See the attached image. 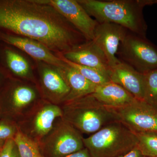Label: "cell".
<instances>
[{"label":"cell","mask_w":157,"mask_h":157,"mask_svg":"<svg viewBox=\"0 0 157 157\" xmlns=\"http://www.w3.org/2000/svg\"><path fill=\"white\" fill-rule=\"evenodd\" d=\"M0 31L36 40L56 55L86 42L64 17L42 0H0Z\"/></svg>","instance_id":"6da1fadb"},{"label":"cell","mask_w":157,"mask_h":157,"mask_svg":"<svg viewBox=\"0 0 157 157\" xmlns=\"http://www.w3.org/2000/svg\"><path fill=\"white\" fill-rule=\"evenodd\" d=\"M98 23H111L146 38L147 25L143 9L157 0H77Z\"/></svg>","instance_id":"7a4b0ae2"},{"label":"cell","mask_w":157,"mask_h":157,"mask_svg":"<svg viewBox=\"0 0 157 157\" xmlns=\"http://www.w3.org/2000/svg\"><path fill=\"white\" fill-rule=\"evenodd\" d=\"M63 104L62 117L80 133L93 134L110 123L119 121L114 109L104 105L92 94Z\"/></svg>","instance_id":"3957f363"},{"label":"cell","mask_w":157,"mask_h":157,"mask_svg":"<svg viewBox=\"0 0 157 157\" xmlns=\"http://www.w3.org/2000/svg\"><path fill=\"white\" fill-rule=\"evenodd\" d=\"M83 141L91 157H117L130 151L138 143L136 134L119 121L83 138Z\"/></svg>","instance_id":"277c9868"},{"label":"cell","mask_w":157,"mask_h":157,"mask_svg":"<svg viewBox=\"0 0 157 157\" xmlns=\"http://www.w3.org/2000/svg\"><path fill=\"white\" fill-rule=\"evenodd\" d=\"M83 138L78 130L62 117L39 145L43 157H64L84 148Z\"/></svg>","instance_id":"5b68a950"},{"label":"cell","mask_w":157,"mask_h":157,"mask_svg":"<svg viewBox=\"0 0 157 157\" xmlns=\"http://www.w3.org/2000/svg\"><path fill=\"white\" fill-rule=\"evenodd\" d=\"M117 55L121 61L142 74L157 69V47L147 37L128 32Z\"/></svg>","instance_id":"8992f818"},{"label":"cell","mask_w":157,"mask_h":157,"mask_svg":"<svg viewBox=\"0 0 157 157\" xmlns=\"http://www.w3.org/2000/svg\"><path fill=\"white\" fill-rule=\"evenodd\" d=\"M21 127L23 133L38 144L53 128L56 119L63 117L61 108L47 101H40L26 114Z\"/></svg>","instance_id":"52a82bcc"},{"label":"cell","mask_w":157,"mask_h":157,"mask_svg":"<svg viewBox=\"0 0 157 157\" xmlns=\"http://www.w3.org/2000/svg\"><path fill=\"white\" fill-rule=\"evenodd\" d=\"M119 121L135 134L157 133V109L142 100L114 109Z\"/></svg>","instance_id":"ba28073f"},{"label":"cell","mask_w":157,"mask_h":157,"mask_svg":"<svg viewBox=\"0 0 157 157\" xmlns=\"http://www.w3.org/2000/svg\"><path fill=\"white\" fill-rule=\"evenodd\" d=\"M53 7L83 36L92 41L98 23L88 14L77 0H42Z\"/></svg>","instance_id":"9c48e42d"},{"label":"cell","mask_w":157,"mask_h":157,"mask_svg":"<svg viewBox=\"0 0 157 157\" xmlns=\"http://www.w3.org/2000/svg\"><path fill=\"white\" fill-rule=\"evenodd\" d=\"M35 86L19 78L9 77L0 89L4 98L15 112L21 113L34 107L38 102L40 93Z\"/></svg>","instance_id":"30bf717a"},{"label":"cell","mask_w":157,"mask_h":157,"mask_svg":"<svg viewBox=\"0 0 157 157\" xmlns=\"http://www.w3.org/2000/svg\"><path fill=\"white\" fill-rule=\"evenodd\" d=\"M36 63L42 96L53 104L63 103L70 90L58 68L44 62Z\"/></svg>","instance_id":"8fae6325"},{"label":"cell","mask_w":157,"mask_h":157,"mask_svg":"<svg viewBox=\"0 0 157 157\" xmlns=\"http://www.w3.org/2000/svg\"><path fill=\"white\" fill-rule=\"evenodd\" d=\"M128 32L111 23H98L96 27L93 41L103 52L110 68L121 62L117 55L121 42Z\"/></svg>","instance_id":"7c38bea8"},{"label":"cell","mask_w":157,"mask_h":157,"mask_svg":"<svg viewBox=\"0 0 157 157\" xmlns=\"http://www.w3.org/2000/svg\"><path fill=\"white\" fill-rule=\"evenodd\" d=\"M0 42L22 51L36 61L44 62L58 68L66 65L65 62L45 45L29 38L0 31Z\"/></svg>","instance_id":"4fadbf2b"},{"label":"cell","mask_w":157,"mask_h":157,"mask_svg":"<svg viewBox=\"0 0 157 157\" xmlns=\"http://www.w3.org/2000/svg\"><path fill=\"white\" fill-rule=\"evenodd\" d=\"M61 54L67 59L77 64L95 68L108 73L110 71L106 57L93 40L82 43L70 51Z\"/></svg>","instance_id":"5bb4252c"},{"label":"cell","mask_w":157,"mask_h":157,"mask_svg":"<svg viewBox=\"0 0 157 157\" xmlns=\"http://www.w3.org/2000/svg\"><path fill=\"white\" fill-rule=\"evenodd\" d=\"M0 66L11 77L35 82L33 69L28 61L17 48L1 42Z\"/></svg>","instance_id":"9a60e30c"},{"label":"cell","mask_w":157,"mask_h":157,"mask_svg":"<svg viewBox=\"0 0 157 157\" xmlns=\"http://www.w3.org/2000/svg\"><path fill=\"white\" fill-rule=\"evenodd\" d=\"M109 75L110 81L119 85L137 100L143 101V74L121 61L110 68Z\"/></svg>","instance_id":"2e32d148"},{"label":"cell","mask_w":157,"mask_h":157,"mask_svg":"<svg viewBox=\"0 0 157 157\" xmlns=\"http://www.w3.org/2000/svg\"><path fill=\"white\" fill-rule=\"evenodd\" d=\"M92 94L102 104L113 109L126 106L137 100L124 88L111 81L97 86Z\"/></svg>","instance_id":"e0dca14e"},{"label":"cell","mask_w":157,"mask_h":157,"mask_svg":"<svg viewBox=\"0 0 157 157\" xmlns=\"http://www.w3.org/2000/svg\"><path fill=\"white\" fill-rule=\"evenodd\" d=\"M58 69L70 90L65 102L92 94L94 92L97 86L67 63L64 67Z\"/></svg>","instance_id":"ac0fdd59"},{"label":"cell","mask_w":157,"mask_h":157,"mask_svg":"<svg viewBox=\"0 0 157 157\" xmlns=\"http://www.w3.org/2000/svg\"><path fill=\"white\" fill-rule=\"evenodd\" d=\"M13 140L20 157H43L38 144L23 133L18 127Z\"/></svg>","instance_id":"d6986e66"},{"label":"cell","mask_w":157,"mask_h":157,"mask_svg":"<svg viewBox=\"0 0 157 157\" xmlns=\"http://www.w3.org/2000/svg\"><path fill=\"white\" fill-rule=\"evenodd\" d=\"M62 60L78 70L82 76L96 86L101 85L110 81L109 73L102 70L77 64L65 58L62 54L56 55Z\"/></svg>","instance_id":"ffe728a7"},{"label":"cell","mask_w":157,"mask_h":157,"mask_svg":"<svg viewBox=\"0 0 157 157\" xmlns=\"http://www.w3.org/2000/svg\"><path fill=\"white\" fill-rule=\"evenodd\" d=\"M144 100L157 109V69L143 74Z\"/></svg>","instance_id":"44dd1931"},{"label":"cell","mask_w":157,"mask_h":157,"mask_svg":"<svg viewBox=\"0 0 157 157\" xmlns=\"http://www.w3.org/2000/svg\"><path fill=\"white\" fill-rule=\"evenodd\" d=\"M138 140L137 146L144 155L157 157V133L136 134Z\"/></svg>","instance_id":"7402d4cb"},{"label":"cell","mask_w":157,"mask_h":157,"mask_svg":"<svg viewBox=\"0 0 157 157\" xmlns=\"http://www.w3.org/2000/svg\"><path fill=\"white\" fill-rule=\"evenodd\" d=\"M18 127L5 121H0V140H6L14 138Z\"/></svg>","instance_id":"603a6c76"},{"label":"cell","mask_w":157,"mask_h":157,"mask_svg":"<svg viewBox=\"0 0 157 157\" xmlns=\"http://www.w3.org/2000/svg\"><path fill=\"white\" fill-rule=\"evenodd\" d=\"M15 145L13 138L6 140L4 146L0 149V157H11Z\"/></svg>","instance_id":"cb8c5ba5"},{"label":"cell","mask_w":157,"mask_h":157,"mask_svg":"<svg viewBox=\"0 0 157 157\" xmlns=\"http://www.w3.org/2000/svg\"><path fill=\"white\" fill-rule=\"evenodd\" d=\"M117 157H147L144 155L138 147L135 146L134 148L124 154Z\"/></svg>","instance_id":"d4e9b609"},{"label":"cell","mask_w":157,"mask_h":157,"mask_svg":"<svg viewBox=\"0 0 157 157\" xmlns=\"http://www.w3.org/2000/svg\"><path fill=\"white\" fill-rule=\"evenodd\" d=\"M64 157H91L87 149L85 147L81 150L76 152Z\"/></svg>","instance_id":"484cf974"},{"label":"cell","mask_w":157,"mask_h":157,"mask_svg":"<svg viewBox=\"0 0 157 157\" xmlns=\"http://www.w3.org/2000/svg\"><path fill=\"white\" fill-rule=\"evenodd\" d=\"M11 77L2 67L0 66V86L4 84L9 77Z\"/></svg>","instance_id":"4316f807"},{"label":"cell","mask_w":157,"mask_h":157,"mask_svg":"<svg viewBox=\"0 0 157 157\" xmlns=\"http://www.w3.org/2000/svg\"><path fill=\"white\" fill-rule=\"evenodd\" d=\"M11 157H20L19 153H18V151L16 144L14 146L13 151H12Z\"/></svg>","instance_id":"83f0119b"},{"label":"cell","mask_w":157,"mask_h":157,"mask_svg":"<svg viewBox=\"0 0 157 157\" xmlns=\"http://www.w3.org/2000/svg\"><path fill=\"white\" fill-rule=\"evenodd\" d=\"M6 140H0V149L3 147L6 142Z\"/></svg>","instance_id":"f1b7e54d"},{"label":"cell","mask_w":157,"mask_h":157,"mask_svg":"<svg viewBox=\"0 0 157 157\" xmlns=\"http://www.w3.org/2000/svg\"></svg>","instance_id":"f546056e"}]
</instances>
